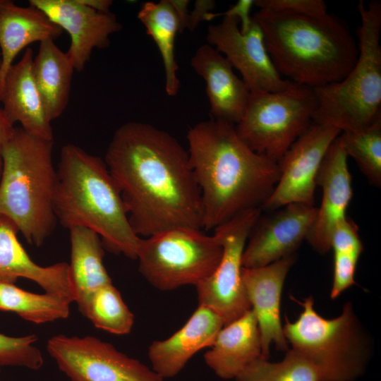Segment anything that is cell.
Instances as JSON below:
<instances>
[{
  "label": "cell",
  "instance_id": "cell-9",
  "mask_svg": "<svg viewBox=\"0 0 381 381\" xmlns=\"http://www.w3.org/2000/svg\"><path fill=\"white\" fill-rule=\"evenodd\" d=\"M223 252L218 236L202 229L178 227L141 238L138 270L155 288L169 291L196 286L217 267Z\"/></svg>",
  "mask_w": 381,
  "mask_h": 381
},
{
  "label": "cell",
  "instance_id": "cell-27",
  "mask_svg": "<svg viewBox=\"0 0 381 381\" xmlns=\"http://www.w3.org/2000/svg\"><path fill=\"white\" fill-rule=\"evenodd\" d=\"M73 301L67 296L25 291L14 284L0 283V310L13 312L36 324L65 319Z\"/></svg>",
  "mask_w": 381,
  "mask_h": 381
},
{
  "label": "cell",
  "instance_id": "cell-26",
  "mask_svg": "<svg viewBox=\"0 0 381 381\" xmlns=\"http://www.w3.org/2000/svg\"><path fill=\"white\" fill-rule=\"evenodd\" d=\"M138 18L159 50L164 67L166 92L175 96L180 88L174 54L176 35L181 32L178 13L171 0L147 1L140 7Z\"/></svg>",
  "mask_w": 381,
  "mask_h": 381
},
{
  "label": "cell",
  "instance_id": "cell-4",
  "mask_svg": "<svg viewBox=\"0 0 381 381\" xmlns=\"http://www.w3.org/2000/svg\"><path fill=\"white\" fill-rule=\"evenodd\" d=\"M54 210L64 227L90 229L109 252L137 258L141 237L131 228L120 190L99 157L74 144L62 147Z\"/></svg>",
  "mask_w": 381,
  "mask_h": 381
},
{
  "label": "cell",
  "instance_id": "cell-12",
  "mask_svg": "<svg viewBox=\"0 0 381 381\" xmlns=\"http://www.w3.org/2000/svg\"><path fill=\"white\" fill-rule=\"evenodd\" d=\"M341 131L312 122L278 162L279 179L262 209L291 203L314 205L316 176L329 147Z\"/></svg>",
  "mask_w": 381,
  "mask_h": 381
},
{
  "label": "cell",
  "instance_id": "cell-28",
  "mask_svg": "<svg viewBox=\"0 0 381 381\" xmlns=\"http://www.w3.org/2000/svg\"><path fill=\"white\" fill-rule=\"evenodd\" d=\"M80 313L97 328L117 335L128 334L134 323L133 314L112 283L97 290Z\"/></svg>",
  "mask_w": 381,
  "mask_h": 381
},
{
  "label": "cell",
  "instance_id": "cell-39",
  "mask_svg": "<svg viewBox=\"0 0 381 381\" xmlns=\"http://www.w3.org/2000/svg\"><path fill=\"white\" fill-rule=\"evenodd\" d=\"M3 1L4 0H0V6L2 4ZM1 58H0V66H1Z\"/></svg>",
  "mask_w": 381,
  "mask_h": 381
},
{
  "label": "cell",
  "instance_id": "cell-17",
  "mask_svg": "<svg viewBox=\"0 0 381 381\" xmlns=\"http://www.w3.org/2000/svg\"><path fill=\"white\" fill-rule=\"evenodd\" d=\"M294 261L295 256L291 255L266 266L242 269L243 284L258 320L265 358H269L272 344L277 350H288L280 318V301L285 279Z\"/></svg>",
  "mask_w": 381,
  "mask_h": 381
},
{
  "label": "cell",
  "instance_id": "cell-8",
  "mask_svg": "<svg viewBox=\"0 0 381 381\" xmlns=\"http://www.w3.org/2000/svg\"><path fill=\"white\" fill-rule=\"evenodd\" d=\"M316 108L313 89L292 82L282 90L250 92L236 131L253 151L278 163L312 123Z\"/></svg>",
  "mask_w": 381,
  "mask_h": 381
},
{
  "label": "cell",
  "instance_id": "cell-37",
  "mask_svg": "<svg viewBox=\"0 0 381 381\" xmlns=\"http://www.w3.org/2000/svg\"><path fill=\"white\" fill-rule=\"evenodd\" d=\"M14 128L13 126L11 125L6 120L2 107L0 106V179L1 175L2 170V148L4 143L11 133V131Z\"/></svg>",
  "mask_w": 381,
  "mask_h": 381
},
{
  "label": "cell",
  "instance_id": "cell-38",
  "mask_svg": "<svg viewBox=\"0 0 381 381\" xmlns=\"http://www.w3.org/2000/svg\"><path fill=\"white\" fill-rule=\"evenodd\" d=\"M84 4L94 8L98 11L108 13L110 12V6L112 1L109 0H80Z\"/></svg>",
  "mask_w": 381,
  "mask_h": 381
},
{
  "label": "cell",
  "instance_id": "cell-19",
  "mask_svg": "<svg viewBox=\"0 0 381 381\" xmlns=\"http://www.w3.org/2000/svg\"><path fill=\"white\" fill-rule=\"evenodd\" d=\"M223 327L222 319L215 312L198 306L180 329L150 345L148 357L152 369L164 379L174 377L194 354L212 345Z\"/></svg>",
  "mask_w": 381,
  "mask_h": 381
},
{
  "label": "cell",
  "instance_id": "cell-29",
  "mask_svg": "<svg viewBox=\"0 0 381 381\" xmlns=\"http://www.w3.org/2000/svg\"><path fill=\"white\" fill-rule=\"evenodd\" d=\"M235 381H321L315 365L298 351H286L284 358L271 362L261 356L249 364Z\"/></svg>",
  "mask_w": 381,
  "mask_h": 381
},
{
  "label": "cell",
  "instance_id": "cell-14",
  "mask_svg": "<svg viewBox=\"0 0 381 381\" xmlns=\"http://www.w3.org/2000/svg\"><path fill=\"white\" fill-rule=\"evenodd\" d=\"M270 217L259 218L252 229L242 258L243 267L266 266L294 255L315 221L317 207L291 203Z\"/></svg>",
  "mask_w": 381,
  "mask_h": 381
},
{
  "label": "cell",
  "instance_id": "cell-32",
  "mask_svg": "<svg viewBox=\"0 0 381 381\" xmlns=\"http://www.w3.org/2000/svg\"><path fill=\"white\" fill-rule=\"evenodd\" d=\"M254 5L267 11L302 16H320L328 13L322 0H255Z\"/></svg>",
  "mask_w": 381,
  "mask_h": 381
},
{
  "label": "cell",
  "instance_id": "cell-11",
  "mask_svg": "<svg viewBox=\"0 0 381 381\" xmlns=\"http://www.w3.org/2000/svg\"><path fill=\"white\" fill-rule=\"evenodd\" d=\"M47 350L71 381H164L140 361L95 337L55 335Z\"/></svg>",
  "mask_w": 381,
  "mask_h": 381
},
{
  "label": "cell",
  "instance_id": "cell-16",
  "mask_svg": "<svg viewBox=\"0 0 381 381\" xmlns=\"http://www.w3.org/2000/svg\"><path fill=\"white\" fill-rule=\"evenodd\" d=\"M347 157L339 135L325 154L316 176V186L322 191V201L306 240L320 254L330 250L332 234L346 217L353 195Z\"/></svg>",
  "mask_w": 381,
  "mask_h": 381
},
{
  "label": "cell",
  "instance_id": "cell-3",
  "mask_svg": "<svg viewBox=\"0 0 381 381\" xmlns=\"http://www.w3.org/2000/svg\"><path fill=\"white\" fill-rule=\"evenodd\" d=\"M252 16L274 67L290 82L313 89L334 83L356 63L358 43L333 14L309 16L258 9Z\"/></svg>",
  "mask_w": 381,
  "mask_h": 381
},
{
  "label": "cell",
  "instance_id": "cell-35",
  "mask_svg": "<svg viewBox=\"0 0 381 381\" xmlns=\"http://www.w3.org/2000/svg\"><path fill=\"white\" fill-rule=\"evenodd\" d=\"M254 3L253 0H239L223 13L210 12L207 13L204 20H210L219 16L235 17L239 20L240 30L245 32L249 29L253 22L250 11Z\"/></svg>",
  "mask_w": 381,
  "mask_h": 381
},
{
  "label": "cell",
  "instance_id": "cell-6",
  "mask_svg": "<svg viewBox=\"0 0 381 381\" xmlns=\"http://www.w3.org/2000/svg\"><path fill=\"white\" fill-rule=\"evenodd\" d=\"M356 64L340 81L314 88L313 122L341 132L361 131L381 119V2L359 1Z\"/></svg>",
  "mask_w": 381,
  "mask_h": 381
},
{
  "label": "cell",
  "instance_id": "cell-2",
  "mask_svg": "<svg viewBox=\"0 0 381 381\" xmlns=\"http://www.w3.org/2000/svg\"><path fill=\"white\" fill-rule=\"evenodd\" d=\"M187 140L201 193L203 229L214 230L243 212L262 208L279 179L277 162L253 151L235 126L222 121L196 123Z\"/></svg>",
  "mask_w": 381,
  "mask_h": 381
},
{
  "label": "cell",
  "instance_id": "cell-1",
  "mask_svg": "<svg viewBox=\"0 0 381 381\" xmlns=\"http://www.w3.org/2000/svg\"><path fill=\"white\" fill-rule=\"evenodd\" d=\"M104 162L139 237L178 227L203 229L201 193L188 150L171 134L126 122L114 133Z\"/></svg>",
  "mask_w": 381,
  "mask_h": 381
},
{
  "label": "cell",
  "instance_id": "cell-36",
  "mask_svg": "<svg viewBox=\"0 0 381 381\" xmlns=\"http://www.w3.org/2000/svg\"><path fill=\"white\" fill-rule=\"evenodd\" d=\"M215 3L214 1H196L194 9L188 14L186 24V28L193 31L198 23L204 20L205 15L213 9Z\"/></svg>",
  "mask_w": 381,
  "mask_h": 381
},
{
  "label": "cell",
  "instance_id": "cell-24",
  "mask_svg": "<svg viewBox=\"0 0 381 381\" xmlns=\"http://www.w3.org/2000/svg\"><path fill=\"white\" fill-rule=\"evenodd\" d=\"M69 230L70 279L74 301L81 311L97 290L112 282L103 263L104 248L99 236L83 227Z\"/></svg>",
  "mask_w": 381,
  "mask_h": 381
},
{
  "label": "cell",
  "instance_id": "cell-30",
  "mask_svg": "<svg viewBox=\"0 0 381 381\" xmlns=\"http://www.w3.org/2000/svg\"><path fill=\"white\" fill-rule=\"evenodd\" d=\"M347 156L351 157L368 182L381 184V119L357 132H341L339 135Z\"/></svg>",
  "mask_w": 381,
  "mask_h": 381
},
{
  "label": "cell",
  "instance_id": "cell-20",
  "mask_svg": "<svg viewBox=\"0 0 381 381\" xmlns=\"http://www.w3.org/2000/svg\"><path fill=\"white\" fill-rule=\"evenodd\" d=\"M33 51L28 47L7 73L0 102L8 122L20 123L27 133L53 140L54 135L42 99L32 75Z\"/></svg>",
  "mask_w": 381,
  "mask_h": 381
},
{
  "label": "cell",
  "instance_id": "cell-34",
  "mask_svg": "<svg viewBox=\"0 0 381 381\" xmlns=\"http://www.w3.org/2000/svg\"><path fill=\"white\" fill-rule=\"evenodd\" d=\"M358 258L349 255H334L333 281L330 297L335 299L356 284L355 273Z\"/></svg>",
  "mask_w": 381,
  "mask_h": 381
},
{
  "label": "cell",
  "instance_id": "cell-7",
  "mask_svg": "<svg viewBox=\"0 0 381 381\" xmlns=\"http://www.w3.org/2000/svg\"><path fill=\"white\" fill-rule=\"evenodd\" d=\"M296 301L302 312L294 322L286 318L283 326L291 349L315 365L321 381H356L361 377L371 356V344L351 303L344 304L339 316L326 319L315 310L312 296Z\"/></svg>",
  "mask_w": 381,
  "mask_h": 381
},
{
  "label": "cell",
  "instance_id": "cell-10",
  "mask_svg": "<svg viewBox=\"0 0 381 381\" xmlns=\"http://www.w3.org/2000/svg\"><path fill=\"white\" fill-rule=\"evenodd\" d=\"M261 210L254 208L243 212L214 230L222 245V255L214 272L195 286L198 306L215 312L224 326L251 309L242 281V258Z\"/></svg>",
  "mask_w": 381,
  "mask_h": 381
},
{
  "label": "cell",
  "instance_id": "cell-21",
  "mask_svg": "<svg viewBox=\"0 0 381 381\" xmlns=\"http://www.w3.org/2000/svg\"><path fill=\"white\" fill-rule=\"evenodd\" d=\"M18 229L0 214V283L15 284L19 277L37 284L45 292L71 298L73 293L67 262L49 266L35 263L17 238Z\"/></svg>",
  "mask_w": 381,
  "mask_h": 381
},
{
  "label": "cell",
  "instance_id": "cell-31",
  "mask_svg": "<svg viewBox=\"0 0 381 381\" xmlns=\"http://www.w3.org/2000/svg\"><path fill=\"white\" fill-rule=\"evenodd\" d=\"M36 341L37 337L35 334L16 337L0 333V366L34 370L41 368L44 358L40 350L34 345Z\"/></svg>",
  "mask_w": 381,
  "mask_h": 381
},
{
  "label": "cell",
  "instance_id": "cell-22",
  "mask_svg": "<svg viewBox=\"0 0 381 381\" xmlns=\"http://www.w3.org/2000/svg\"><path fill=\"white\" fill-rule=\"evenodd\" d=\"M204 355L205 362L224 380L234 379L249 364L263 356L258 320L250 309L224 325Z\"/></svg>",
  "mask_w": 381,
  "mask_h": 381
},
{
  "label": "cell",
  "instance_id": "cell-25",
  "mask_svg": "<svg viewBox=\"0 0 381 381\" xmlns=\"http://www.w3.org/2000/svg\"><path fill=\"white\" fill-rule=\"evenodd\" d=\"M74 70L66 52L61 50L54 40L40 42L33 59L32 75L51 122L59 118L68 105Z\"/></svg>",
  "mask_w": 381,
  "mask_h": 381
},
{
  "label": "cell",
  "instance_id": "cell-33",
  "mask_svg": "<svg viewBox=\"0 0 381 381\" xmlns=\"http://www.w3.org/2000/svg\"><path fill=\"white\" fill-rule=\"evenodd\" d=\"M334 255H349L359 258L363 246L356 224L349 217L339 222L330 238V249Z\"/></svg>",
  "mask_w": 381,
  "mask_h": 381
},
{
  "label": "cell",
  "instance_id": "cell-15",
  "mask_svg": "<svg viewBox=\"0 0 381 381\" xmlns=\"http://www.w3.org/2000/svg\"><path fill=\"white\" fill-rule=\"evenodd\" d=\"M30 5L68 33L66 54L77 71L83 70L94 49L107 48L110 35L122 28L114 13L98 11L80 0H30Z\"/></svg>",
  "mask_w": 381,
  "mask_h": 381
},
{
  "label": "cell",
  "instance_id": "cell-23",
  "mask_svg": "<svg viewBox=\"0 0 381 381\" xmlns=\"http://www.w3.org/2000/svg\"><path fill=\"white\" fill-rule=\"evenodd\" d=\"M63 30L39 8L19 6L4 0L0 6V95L6 75L18 53L28 45L47 40H55Z\"/></svg>",
  "mask_w": 381,
  "mask_h": 381
},
{
  "label": "cell",
  "instance_id": "cell-13",
  "mask_svg": "<svg viewBox=\"0 0 381 381\" xmlns=\"http://www.w3.org/2000/svg\"><path fill=\"white\" fill-rule=\"evenodd\" d=\"M206 39L240 73L250 92L279 91L291 83L274 67L262 30L253 18L249 29L242 32L238 18L223 16L220 23L208 26Z\"/></svg>",
  "mask_w": 381,
  "mask_h": 381
},
{
  "label": "cell",
  "instance_id": "cell-5",
  "mask_svg": "<svg viewBox=\"0 0 381 381\" xmlns=\"http://www.w3.org/2000/svg\"><path fill=\"white\" fill-rule=\"evenodd\" d=\"M53 140L13 128L2 148L0 214L17 226L27 242L40 246L52 234L56 168Z\"/></svg>",
  "mask_w": 381,
  "mask_h": 381
},
{
  "label": "cell",
  "instance_id": "cell-18",
  "mask_svg": "<svg viewBox=\"0 0 381 381\" xmlns=\"http://www.w3.org/2000/svg\"><path fill=\"white\" fill-rule=\"evenodd\" d=\"M190 65L205 82L212 119L236 125L243 115L250 92L229 61L215 48L205 44L197 49Z\"/></svg>",
  "mask_w": 381,
  "mask_h": 381
}]
</instances>
